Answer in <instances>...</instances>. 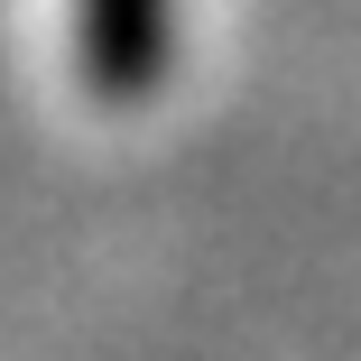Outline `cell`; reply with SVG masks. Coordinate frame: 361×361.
<instances>
[{
  "label": "cell",
  "mask_w": 361,
  "mask_h": 361,
  "mask_svg": "<svg viewBox=\"0 0 361 361\" xmlns=\"http://www.w3.org/2000/svg\"><path fill=\"white\" fill-rule=\"evenodd\" d=\"M84 65L111 93H139L167 65V0H84Z\"/></svg>",
  "instance_id": "1"
}]
</instances>
